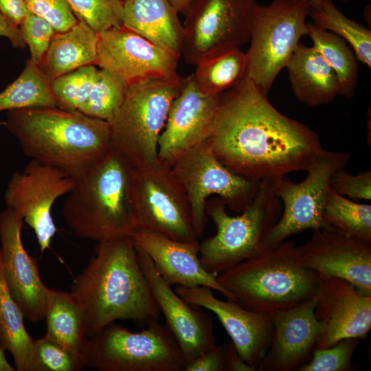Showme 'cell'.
<instances>
[{"instance_id":"35","label":"cell","mask_w":371,"mask_h":371,"mask_svg":"<svg viewBox=\"0 0 371 371\" xmlns=\"http://www.w3.org/2000/svg\"><path fill=\"white\" fill-rule=\"evenodd\" d=\"M94 65L81 67L50 82L58 108L78 111L87 101L99 76Z\"/></svg>"},{"instance_id":"11","label":"cell","mask_w":371,"mask_h":371,"mask_svg":"<svg viewBox=\"0 0 371 371\" xmlns=\"http://www.w3.org/2000/svg\"><path fill=\"white\" fill-rule=\"evenodd\" d=\"M133 180L136 228L178 241L198 240L187 196L170 166L159 159L133 168Z\"/></svg>"},{"instance_id":"2","label":"cell","mask_w":371,"mask_h":371,"mask_svg":"<svg viewBox=\"0 0 371 371\" xmlns=\"http://www.w3.org/2000/svg\"><path fill=\"white\" fill-rule=\"evenodd\" d=\"M70 292L83 308L88 337L116 320L147 324L160 317L129 235L98 242Z\"/></svg>"},{"instance_id":"33","label":"cell","mask_w":371,"mask_h":371,"mask_svg":"<svg viewBox=\"0 0 371 371\" xmlns=\"http://www.w3.org/2000/svg\"><path fill=\"white\" fill-rule=\"evenodd\" d=\"M326 226L371 243V205L350 201L330 188L323 212Z\"/></svg>"},{"instance_id":"12","label":"cell","mask_w":371,"mask_h":371,"mask_svg":"<svg viewBox=\"0 0 371 371\" xmlns=\"http://www.w3.org/2000/svg\"><path fill=\"white\" fill-rule=\"evenodd\" d=\"M349 158L347 153L324 149L306 171L307 175L302 181L295 183L286 175L280 177L276 194L282 205V213L265 238L264 249L295 234L326 227L323 212L331 178L338 170L345 168Z\"/></svg>"},{"instance_id":"34","label":"cell","mask_w":371,"mask_h":371,"mask_svg":"<svg viewBox=\"0 0 371 371\" xmlns=\"http://www.w3.org/2000/svg\"><path fill=\"white\" fill-rule=\"evenodd\" d=\"M126 89L127 87L121 79L100 69L97 81L78 112L109 121L123 102Z\"/></svg>"},{"instance_id":"23","label":"cell","mask_w":371,"mask_h":371,"mask_svg":"<svg viewBox=\"0 0 371 371\" xmlns=\"http://www.w3.org/2000/svg\"><path fill=\"white\" fill-rule=\"evenodd\" d=\"M135 247L152 260L160 276L170 285L184 287L206 286L235 301L218 282L217 276L209 273L199 258L198 240L183 242L136 228L130 234Z\"/></svg>"},{"instance_id":"20","label":"cell","mask_w":371,"mask_h":371,"mask_svg":"<svg viewBox=\"0 0 371 371\" xmlns=\"http://www.w3.org/2000/svg\"><path fill=\"white\" fill-rule=\"evenodd\" d=\"M175 291L188 303L214 313L240 356L258 370L272 339V314L247 309L236 301L221 300L206 286H175Z\"/></svg>"},{"instance_id":"46","label":"cell","mask_w":371,"mask_h":371,"mask_svg":"<svg viewBox=\"0 0 371 371\" xmlns=\"http://www.w3.org/2000/svg\"><path fill=\"white\" fill-rule=\"evenodd\" d=\"M175 9L184 15L188 10L192 0H168Z\"/></svg>"},{"instance_id":"5","label":"cell","mask_w":371,"mask_h":371,"mask_svg":"<svg viewBox=\"0 0 371 371\" xmlns=\"http://www.w3.org/2000/svg\"><path fill=\"white\" fill-rule=\"evenodd\" d=\"M217 280L240 306L268 314L315 297L321 282L288 240L219 273Z\"/></svg>"},{"instance_id":"18","label":"cell","mask_w":371,"mask_h":371,"mask_svg":"<svg viewBox=\"0 0 371 371\" xmlns=\"http://www.w3.org/2000/svg\"><path fill=\"white\" fill-rule=\"evenodd\" d=\"M136 249L137 260L146 277L166 326L177 341L186 363L214 346L213 322L202 307L179 296L156 271L146 254Z\"/></svg>"},{"instance_id":"41","label":"cell","mask_w":371,"mask_h":371,"mask_svg":"<svg viewBox=\"0 0 371 371\" xmlns=\"http://www.w3.org/2000/svg\"><path fill=\"white\" fill-rule=\"evenodd\" d=\"M330 186L344 196L370 201L371 172L366 170L352 175L344 168L339 169L333 175Z\"/></svg>"},{"instance_id":"17","label":"cell","mask_w":371,"mask_h":371,"mask_svg":"<svg viewBox=\"0 0 371 371\" xmlns=\"http://www.w3.org/2000/svg\"><path fill=\"white\" fill-rule=\"evenodd\" d=\"M221 95H206L196 88L192 74L170 106L158 138V158L172 166L183 155L208 138Z\"/></svg>"},{"instance_id":"32","label":"cell","mask_w":371,"mask_h":371,"mask_svg":"<svg viewBox=\"0 0 371 371\" xmlns=\"http://www.w3.org/2000/svg\"><path fill=\"white\" fill-rule=\"evenodd\" d=\"M308 16L317 26L331 32L348 43L356 57L371 67V31L345 16L332 0L311 5Z\"/></svg>"},{"instance_id":"16","label":"cell","mask_w":371,"mask_h":371,"mask_svg":"<svg viewBox=\"0 0 371 371\" xmlns=\"http://www.w3.org/2000/svg\"><path fill=\"white\" fill-rule=\"evenodd\" d=\"M297 250L302 263L321 280L341 278L371 295V243L326 226L314 229Z\"/></svg>"},{"instance_id":"40","label":"cell","mask_w":371,"mask_h":371,"mask_svg":"<svg viewBox=\"0 0 371 371\" xmlns=\"http://www.w3.org/2000/svg\"><path fill=\"white\" fill-rule=\"evenodd\" d=\"M29 11L45 19L56 32H63L78 20L67 0H25Z\"/></svg>"},{"instance_id":"36","label":"cell","mask_w":371,"mask_h":371,"mask_svg":"<svg viewBox=\"0 0 371 371\" xmlns=\"http://www.w3.org/2000/svg\"><path fill=\"white\" fill-rule=\"evenodd\" d=\"M78 21L98 34L122 25V0H67Z\"/></svg>"},{"instance_id":"29","label":"cell","mask_w":371,"mask_h":371,"mask_svg":"<svg viewBox=\"0 0 371 371\" xmlns=\"http://www.w3.org/2000/svg\"><path fill=\"white\" fill-rule=\"evenodd\" d=\"M24 317L5 282L0 252V346L11 354L17 371H29L34 340L25 328Z\"/></svg>"},{"instance_id":"45","label":"cell","mask_w":371,"mask_h":371,"mask_svg":"<svg viewBox=\"0 0 371 371\" xmlns=\"http://www.w3.org/2000/svg\"><path fill=\"white\" fill-rule=\"evenodd\" d=\"M0 36L9 39L15 47L23 48L25 46L20 28L9 22L1 12Z\"/></svg>"},{"instance_id":"8","label":"cell","mask_w":371,"mask_h":371,"mask_svg":"<svg viewBox=\"0 0 371 371\" xmlns=\"http://www.w3.org/2000/svg\"><path fill=\"white\" fill-rule=\"evenodd\" d=\"M86 367L100 371H181L186 361L175 338L158 320L133 333L113 323L88 337Z\"/></svg>"},{"instance_id":"7","label":"cell","mask_w":371,"mask_h":371,"mask_svg":"<svg viewBox=\"0 0 371 371\" xmlns=\"http://www.w3.org/2000/svg\"><path fill=\"white\" fill-rule=\"evenodd\" d=\"M183 78L156 79L129 87L115 115L108 121L113 148L134 168L159 160L158 138Z\"/></svg>"},{"instance_id":"30","label":"cell","mask_w":371,"mask_h":371,"mask_svg":"<svg viewBox=\"0 0 371 371\" xmlns=\"http://www.w3.org/2000/svg\"><path fill=\"white\" fill-rule=\"evenodd\" d=\"M307 35L313 47L322 55L335 71L339 85V95L348 98L353 96L357 86L359 69L356 56L346 42L335 34L315 24L307 23Z\"/></svg>"},{"instance_id":"31","label":"cell","mask_w":371,"mask_h":371,"mask_svg":"<svg viewBox=\"0 0 371 371\" xmlns=\"http://www.w3.org/2000/svg\"><path fill=\"white\" fill-rule=\"evenodd\" d=\"M58 107L50 83L30 59L19 76L0 92V111Z\"/></svg>"},{"instance_id":"43","label":"cell","mask_w":371,"mask_h":371,"mask_svg":"<svg viewBox=\"0 0 371 371\" xmlns=\"http://www.w3.org/2000/svg\"><path fill=\"white\" fill-rule=\"evenodd\" d=\"M0 12L16 27H19L30 11L25 0H0Z\"/></svg>"},{"instance_id":"47","label":"cell","mask_w":371,"mask_h":371,"mask_svg":"<svg viewBox=\"0 0 371 371\" xmlns=\"http://www.w3.org/2000/svg\"><path fill=\"white\" fill-rule=\"evenodd\" d=\"M4 351L0 346V371H14L15 369L7 361Z\"/></svg>"},{"instance_id":"39","label":"cell","mask_w":371,"mask_h":371,"mask_svg":"<svg viewBox=\"0 0 371 371\" xmlns=\"http://www.w3.org/2000/svg\"><path fill=\"white\" fill-rule=\"evenodd\" d=\"M20 30L30 49V60L38 66L56 32L47 21L30 12L20 25Z\"/></svg>"},{"instance_id":"49","label":"cell","mask_w":371,"mask_h":371,"mask_svg":"<svg viewBox=\"0 0 371 371\" xmlns=\"http://www.w3.org/2000/svg\"><path fill=\"white\" fill-rule=\"evenodd\" d=\"M122 1H124V0H122Z\"/></svg>"},{"instance_id":"27","label":"cell","mask_w":371,"mask_h":371,"mask_svg":"<svg viewBox=\"0 0 371 371\" xmlns=\"http://www.w3.org/2000/svg\"><path fill=\"white\" fill-rule=\"evenodd\" d=\"M45 294V336L70 352L82 356L88 336L81 304L70 291L47 287Z\"/></svg>"},{"instance_id":"24","label":"cell","mask_w":371,"mask_h":371,"mask_svg":"<svg viewBox=\"0 0 371 371\" xmlns=\"http://www.w3.org/2000/svg\"><path fill=\"white\" fill-rule=\"evenodd\" d=\"M168 0H124L122 25L181 58L183 25Z\"/></svg>"},{"instance_id":"15","label":"cell","mask_w":371,"mask_h":371,"mask_svg":"<svg viewBox=\"0 0 371 371\" xmlns=\"http://www.w3.org/2000/svg\"><path fill=\"white\" fill-rule=\"evenodd\" d=\"M179 58L124 27L98 34L95 64L128 87L156 79L172 78Z\"/></svg>"},{"instance_id":"3","label":"cell","mask_w":371,"mask_h":371,"mask_svg":"<svg viewBox=\"0 0 371 371\" xmlns=\"http://www.w3.org/2000/svg\"><path fill=\"white\" fill-rule=\"evenodd\" d=\"M25 155L76 180L113 148L108 121L58 107L9 111L3 122Z\"/></svg>"},{"instance_id":"19","label":"cell","mask_w":371,"mask_h":371,"mask_svg":"<svg viewBox=\"0 0 371 371\" xmlns=\"http://www.w3.org/2000/svg\"><path fill=\"white\" fill-rule=\"evenodd\" d=\"M23 220L6 208L0 214L1 256L7 287L30 322L45 318L47 286L43 283L36 260L26 251L21 240Z\"/></svg>"},{"instance_id":"28","label":"cell","mask_w":371,"mask_h":371,"mask_svg":"<svg viewBox=\"0 0 371 371\" xmlns=\"http://www.w3.org/2000/svg\"><path fill=\"white\" fill-rule=\"evenodd\" d=\"M192 74L203 95H217L241 82L247 75V57L239 48H232L199 61Z\"/></svg>"},{"instance_id":"4","label":"cell","mask_w":371,"mask_h":371,"mask_svg":"<svg viewBox=\"0 0 371 371\" xmlns=\"http://www.w3.org/2000/svg\"><path fill=\"white\" fill-rule=\"evenodd\" d=\"M133 177V166L113 148L76 180L62 208L76 236L98 243L137 227Z\"/></svg>"},{"instance_id":"25","label":"cell","mask_w":371,"mask_h":371,"mask_svg":"<svg viewBox=\"0 0 371 371\" xmlns=\"http://www.w3.org/2000/svg\"><path fill=\"white\" fill-rule=\"evenodd\" d=\"M285 67L293 93L301 103L316 107L339 95L335 71L313 46L299 43Z\"/></svg>"},{"instance_id":"22","label":"cell","mask_w":371,"mask_h":371,"mask_svg":"<svg viewBox=\"0 0 371 371\" xmlns=\"http://www.w3.org/2000/svg\"><path fill=\"white\" fill-rule=\"evenodd\" d=\"M315 297L272 313L273 336L259 371H292L310 359L324 325L314 311Z\"/></svg>"},{"instance_id":"42","label":"cell","mask_w":371,"mask_h":371,"mask_svg":"<svg viewBox=\"0 0 371 371\" xmlns=\"http://www.w3.org/2000/svg\"><path fill=\"white\" fill-rule=\"evenodd\" d=\"M185 371H223L225 358L223 346L216 344L186 363Z\"/></svg>"},{"instance_id":"10","label":"cell","mask_w":371,"mask_h":371,"mask_svg":"<svg viewBox=\"0 0 371 371\" xmlns=\"http://www.w3.org/2000/svg\"><path fill=\"white\" fill-rule=\"evenodd\" d=\"M171 168L187 196L198 238L205 229L210 196H218L227 207L240 214L255 198L260 182L230 171L214 156L206 141L180 157Z\"/></svg>"},{"instance_id":"37","label":"cell","mask_w":371,"mask_h":371,"mask_svg":"<svg viewBox=\"0 0 371 371\" xmlns=\"http://www.w3.org/2000/svg\"><path fill=\"white\" fill-rule=\"evenodd\" d=\"M85 367L82 356L70 352L45 336L34 340L29 371H80Z\"/></svg>"},{"instance_id":"38","label":"cell","mask_w":371,"mask_h":371,"mask_svg":"<svg viewBox=\"0 0 371 371\" xmlns=\"http://www.w3.org/2000/svg\"><path fill=\"white\" fill-rule=\"evenodd\" d=\"M357 338L343 339L332 346L315 349L308 362L298 371H348L352 369V357L357 347Z\"/></svg>"},{"instance_id":"14","label":"cell","mask_w":371,"mask_h":371,"mask_svg":"<svg viewBox=\"0 0 371 371\" xmlns=\"http://www.w3.org/2000/svg\"><path fill=\"white\" fill-rule=\"evenodd\" d=\"M76 183L65 172L34 160L10 179L4 196L7 208L32 229L41 253L49 247L57 231L52 206L58 198L68 194Z\"/></svg>"},{"instance_id":"44","label":"cell","mask_w":371,"mask_h":371,"mask_svg":"<svg viewBox=\"0 0 371 371\" xmlns=\"http://www.w3.org/2000/svg\"><path fill=\"white\" fill-rule=\"evenodd\" d=\"M225 358V370L227 371H256L257 369L248 364L240 356L232 342L223 346Z\"/></svg>"},{"instance_id":"9","label":"cell","mask_w":371,"mask_h":371,"mask_svg":"<svg viewBox=\"0 0 371 371\" xmlns=\"http://www.w3.org/2000/svg\"><path fill=\"white\" fill-rule=\"evenodd\" d=\"M310 0H273L268 5L255 3L250 45L245 52L246 78L266 94L286 67L300 38L307 35Z\"/></svg>"},{"instance_id":"48","label":"cell","mask_w":371,"mask_h":371,"mask_svg":"<svg viewBox=\"0 0 371 371\" xmlns=\"http://www.w3.org/2000/svg\"><path fill=\"white\" fill-rule=\"evenodd\" d=\"M310 1L311 3V5H317L322 0H310ZM341 1H342L343 2H347L348 0H341Z\"/></svg>"},{"instance_id":"21","label":"cell","mask_w":371,"mask_h":371,"mask_svg":"<svg viewBox=\"0 0 371 371\" xmlns=\"http://www.w3.org/2000/svg\"><path fill=\"white\" fill-rule=\"evenodd\" d=\"M315 315L324 329L315 349L327 348L346 338H365L371 328V295L338 278L322 279Z\"/></svg>"},{"instance_id":"26","label":"cell","mask_w":371,"mask_h":371,"mask_svg":"<svg viewBox=\"0 0 371 371\" xmlns=\"http://www.w3.org/2000/svg\"><path fill=\"white\" fill-rule=\"evenodd\" d=\"M98 42V34L78 21L69 30L55 33L38 67L50 83L81 67L95 65Z\"/></svg>"},{"instance_id":"6","label":"cell","mask_w":371,"mask_h":371,"mask_svg":"<svg viewBox=\"0 0 371 371\" xmlns=\"http://www.w3.org/2000/svg\"><path fill=\"white\" fill-rule=\"evenodd\" d=\"M280 178L261 180L252 202L236 216L227 214L219 198L207 202L206 215L216 232L199 243V258L206 271L217 276L264 250L265 238L282 213L276 194Z\"/></svg>"},{"instance_id":"1","label":"cell","mask_w":371,"mask_h":371,"mask_svg":"<svg viewBox=\"0 0 371 371\" xmlns=\"http://www.w3.org/2000/svg\"><path fill=\"white\" fill-rule=\"evenodd\" d=\"M206 142L230 171L258 181L306 171L324 150L313 130L278 111L247 78L221 95Z\"/></svg>"},{"instance_id":"13","label":"cell","mask_w":371,"mask_h":371,"mask_svg":"<svg viewBox=\"0 0 371 371\" xmlns=\"http://www.w3.org/2000/svg\"><path fill=\"white\" fill-rule=\"evenodd\" d=\"M255 0H192L183 25L181 56L190 65L250 40Z\"/></svg>"}]
</instances>
